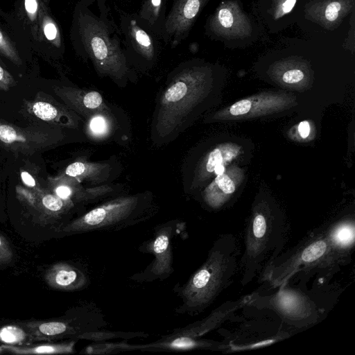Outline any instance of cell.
<instances>
[{
  "label": "cell",
  "mask_w": 355,
  "mask_h": 355,
  "mask_svg": "<svg viewBox=\"0 0 355 355\" xmlns=\"http://www.w3.org/2000/svg\"><path fill=\"white\" fill-rule=\"evenodd\" d=\"M251 105V101L248 99L239 101L230 107V112L233 116L243 115L250 112Z\"/></svg>",
  "instance_id": "37"
},
{
  "label": "cell",
  "mask_w": 355,
  "mask_h": 355,
  "mask_svg": "<svg viewBox=\"0 0 355 355\" xmlns=\"http://www.w3.org/2000/svg\"><path fill=\"white\" fill-rule=\"evenodd\" d=\"M0 55L7 58L14 64H21L19 53L9 37L0 28Z\"/></svg>",
  "instance_id": "32"
},
{
  "label": "cell",
  "mask_w": 355,
  "mask_h": 355,
  "mask_svg": "<svg viewBox=\"0 0 355 355\" xmlns=\"http://www.w3.org/2000/svg\"><path fill=\"white\" fill-rule=\"evenodd\" d=\"M214 172L216 174V175H220V174H222L225 172V166L223 164H220V165H218Z\"/></svg>",
  "instance_id": "43"
},
{
  "label": "cell",
  "mask_w": 355,
  "mask_h": 355,
  "mask_svg": "<svg viewBox=\"0 0 355 355\" xmlns=\"http://www.w3.org/2000/svg\"><path fill=\"white\" fill-rule=\"evenodd\" d=\"M303 63L302 62L296 61L295 66L287 67L286 70L282 75V80L288 84H293L302 81L305 76L304 72L300 67Z\"/></svg>",
  "instance_id": "34"
},
{
  "label": "cell",
  "mask_w": 355,
  "mask_h": 355,
  "mask_svg": "<svg viewBox=\"0 0 355 355\" xmlns=\"http://www.w3.org/2000/svg\"><path fill=\"white\" fill-rule=\"evenodd\" d=\"M114 123L112 113L95 114L87 119L86 130L92 137L103 138L107 136L112 128Z\"/></svg>",
  "instance_id": "27"
},
{
  "label": "cell",
  "mask_w": 355,
  "mask_h": 355,
  "mask_svg": "<svg viewBox=\"0 0 355 355\" xmlns=\"http://www.w3.org/2000/svg\"><path fill=\"white\" fill-rule=\"evenodd\" d=\"M134 350H137L135 344H130L125 341L110 343L105 340L93 342L83 349L81 353L92 355L115 354Z\"/></svg>",
  "instance_id": "28"
},
{
  "label": "cell",
  "mask_w": 355,
  "mask_h": 355,
  "mask_svg": "<svg viewBox=\"0 0 355 355\" xmlns=\"http://www.w3.org/2000/svg\"><path fill=\"white\" fill-rule=\"evenodd\" d=\"M21 178L23 183L28 187L35 189L36 182L33 177L26 171L21 172Z\"/></svg>",
  "instance_id": "41"
},
{
  "label": "cell",
  "mask_w": 355,
  "mask_h": 355,
  "mask_svg": "<svg viewBox=\"0 0 355 355\" xmlns=\"http://www.w3.org/2000/svg\"><path fill=\"white\" fill-rule=\"evenodd\" d=\"M168 0H142L137 17L159 40H162L166 18Z\"/></svg>",
  "instance_id": "20"
},
{
  "label": "cell",
  "mask_w": 355,
  "mask_h": 355,
  "mask_svg": "<svg viewBox=\"0 0 355 355\" xmlns=\"http://www.w3.org/2000/svg\"><path fill=\"white\" fill-rule=\"evenodd\" d=\"M13 252L7 239L0 234V265L10 262Z\"/></svg>",
  "instance_id": "36"
},
{
  "label": "cell",
  "mask_w": 355,
  "mask_h": 355,
  "mask_svg": "<svg viewBox=\"0 0 355 355\" xmlns=\"http://www.w3.org/2000/svg\"><path fill=\"white\" fill-rule=\"evenodd\" d=\"M239 256L236 237L232 234L220 235L200 267L184 284L173 288L180 300L175 313L193 316L207 309L232 282L239 270Z\"/></svg>",
  "instance_id": "2"
},
{
  "label": "cell",
  "mask_w": 355,
  "mask_h": 355,
  "mask_svg": "<svg viewBox=\"0 0 355 355\" xmlns=\"http://www.w3.org/2000/svg\"><path fill=\"white\" fill-rule=\"evenodd\" d=\"M299 132L302 138H306L310 133V125L308 121H303L298 126Z\"/></svg>",
  "instance_id": "42"
},
{
  "label": "cell",
  "mask_w": 355,
  "mask_h": 355,
  "mask_svg": "<svg viewBox=\"0 0 355 355\" xmlns=\"http://www.w3.org/2000/svg\"><path fill=\"white\" fill-rule=\"evenodd\" d=\"M51 182L53 193L60 198L77 205L87 202V187H83L76 178L62 174Z\"/></svg>",
  "instance_id": "23"
},
{
  "label": "cell",
  "mask_w": 355,
  "mask_h": 355,
  "mask_svg": "<svg viewBox=\"0 0 355 355\" xmlns=\"http://www.w3.org/2000/svg\"><path fill=\"white\" fill-rule=\"evenodd\" d=\"M349 15V28L343 46L354 53L355 49V10Z\"/></svg>",
  "instance_id": "35"
},
{
  "label": "cell",
  "mask_w": 355,
  "mask_h": 355,
  "mask_svg": "<svg viewBox=\"0 0 355 355\" xmlns=\"http://www.w3.org/2000/svg\"><path fill=\"white\" fill-rule=\"evenodd\" d=\"M37 196L36 208L49 217L60 218L67 215L78 205L72 201H67L60 198L54 193H40Z\"/></svg>",
  "instance_id": "25"
},
{
  "label": "cell",
  "mask_w": 355,
  "mask_h": 355,
  "mask_svg": "<svg viewBox=\"0 0 355 355\" xmlns=\"http://www.w3.org/2000/svg\"><path fill=\"white\" fill-rule=\"evenodd\" d=\"M175 220L162 223L154 228L152 239L144 243L139 251L152 254L153 261L142 271L132 275L130 279L137 282L162 281L174 272L173 267L172 239L177 230Z\"/></svg>",
  "instance_id": "10"
},
{
  "label": "cell",
  "mask_w": 355,
  "mask_h": 355,
  "mask_svg": "<svg viewBox=\"0 0 355 355\" xmlns=\"http://www.w3.org/2000/svg\"><path fill=\"white\" fill-rule=\"evenodd\" d=\"M209 0H172L162 40L171 49L185 40Z\"/></svg>",
  "instance_id": "12"
},
{
  "label": "cell",
  "mask_w": 355,
  "mask_h": 355,
  "mask_svg": "<svg viewBox=\"0 0 355 355\" xmlns=\"http://www.w3.org/2000/svg\"><path fill=\"white\" fill-rule=\"evenodd\" d=\"M207 62L192 59L175 67L167 76L152 118V141L161 146L175 139L190 125L211 76Z\"/></svg>",
  "instance_id": "1"
},
{
  "label": "cell",
  "mask_w": 355,
  "mask_h": 355,
  "mask_svg": "<svg viewBox=\"0 0 355 355\" xmlns=\"http://www.w3.org/2000/svg\"><path fill=\"white\" fill-rule=\"evenodd\" d=\"M55 130L23 128L0 121V144L13 151L33 153L61 139Z\"/></svg>",
  "instance_id": "13"
},
{
  "label": "cell",
  "mask_w": 355,
  "mask_h": 355,
  "mask_svg": "<svg viewBox=\"0 0 355 355\" xmlns=\"http://www.w3.org/2000/svg\"><path fill=\"white\" fill-rule=\"evenodd\" d=\"M110 171L107 163L78 160L67 166L63 174L76 178L80 182L99 184L108 178Z\"/></svg>",
  "instance_id": "21"
},
{
  "label": "cell",
  "mask_w": 355,
  "mask_h": 355,
  "mask_svg": "<svg viewBox=\"0 0 355 355\" xmlns=\"http://www.w3.org/2000/svg\"><path fill=\"white\" fill-rule=\"evenodd\" d=\"M123 52L130 62L152 65L159 53V39L139 19L137 14L117 9Z\"/></svg>",
  "instance_id": "9"
},
{
  "label": "cell",
  "mask_w": 355,
  "mask_h": 355,
  "mask_svg": "<svg viewBox=\"0 0 355 355\" xmlns=\"http://www.w3.org/2000/svg\"><path fill=\"white\" fill-rule=\"evenodd\" d=\"M54 92L68 108L83 115L86 119L98 113H112L103 96L96 91L57 87Z\"/></svg>",
  "instance_id": "16"
},
{
  "label": "cell",
  "mask_w": 355,
  "mask_h": 355,
  "mask_svg": "<svg viewBox=\"0 0 355 355\" xmlns=\"http://www.w3.org/2000/svg\"><path fill=\"white\" fill-rule=\"evenodd\" d=\"M251 295L243 296L234 301H228L214 309L207 317L185 327L174 329L168 334L191 338H202L204 336L219 327L225 321L233 316L239 309L247 305Z\"/></svg>",
  "instance_id": "15"
},
{
  "label": "cell",
  "mask_w": 355,
  "mask_h": 355,
  "mask_svg": "<svg viewBox=\"0 0 355 355\" xmlns=\"http://www.w3.org/2000/svg\"><path fill=\"white\" fill-rule=\"evenodd\" d=\"M355 10V0H310L304 6L306 19L334 31Z\"/></svg>",
  "instance_id": "14"
},
{
  "label": "cell",
  "mask_w": 355,
  "mask_h": 355,
  "mask_svg": "<svg viewBox=\"0 0 355 355\" xmlns=\"http://www.w3.org/2000/svg\"><path fill=\"white\" fill-rule=\"evenodd\" d=\"M287 226L283 217L266 205L253 211L245 227L244 251L239 259L241 283L245 286L259 275L284 245Z\"/></svg>",
  "instance_id": "5"
},
{
  "label": "cell",
  "mask_w": 355,
  "mask_h": 355,
  "mask_svg": "<svg viewBox=\"0 0 355 355\" xmlns=\"http://www.w3.org/2000/svg\"><path fill=\"white\" fill-rule=\"evenodd\" d=\"M205 30L213 40H238L249 38L253 25L240 0H223L208 17Z\"/></svg>",
  "instance_id": "11"
},
{
  "label": "cell",
  "mask_w": 355,
  "mask_h": 355,
  "mask_svg": "<svg viewBox=\"0 0 355 355\" xmlns=\"http://www.w3.org/2000/svg\"><path fill=\"white\" fill-rule=\"evenodd\" d=\"M333 246L344 257L348 258L354 247V220L344 219L324 227Z\"/></svg>",
  "instance_id": "22"
},
{
  "label": "cell",
  "mask_w": 355,
  "mask_h": 355,
  "mask_svg": "<svg viewBox=\"0 0 355 355\" xmlns=\"http://www.w3.org/2000/svg\"><path fill=\"white\" fill-rule=\"evenodd\" d=\"M278 288V291L271 295L251 294L247 305L270 309L284 322L297 328L307 327L318 321L321 312L306 294L288 287V283Z\"/></svg>",
  "instance_id": "8"
},
{
  "label": "cell",
  "mask_w": 355,
  "mask_h": 355,
  "mask_svg": "<svg viewBox=\"0 0 355 355\" xmlns=\"http://www.w3.org/2000/svg\"><path fill=\"white\" fill-rule=\"evenodd\" d=\"M348 258L331 244L324 227L309 233L299 243L278 254L259 275L273 288L287 284L300 272H313L343 265Z\"/></svg>",
  "instance_id": "4"
},
{
  "label": "cell",
  "mask_w": 355,
  "mask_h": 355,
  "mask_svg": "<svg viewBox=\"0 0 355 355\" xmlns=\"http://www.w3.org/2000/svg\"><path fill=\"white\" fill-rule=\"evenodd\" d=\"M22 323L30 331L33 342L78 340L84 334L104 329L107 325L101 310L92 303L82 305L59 319Z\"/></svg>",
  "instance_id": "7"
},
{
  "label": "cell",
  "mask_w": 355,
  "mask_h": 355,
  "mask_svg": "<svg viewBox=\"0 0 355 355\" xmlns=\"http://www.w3.org/2000/svg\"><path fill=\"white\" fill-rule=\"evenodd\" d=\"M44 280L50 288L62 291H80L89 284V278L83 270L67 262L51 265L45 272Z\"/></svg>",
  "instance_id": "18"
},
{
  "label": "cell",
  "mask_w": 355,
  "mask_h": 355,
  "mask_svg": "<svg viewBox=\"0 0 355 355\" xmlns=\"http://www.w3.org/2000/svg\"><path fill=\"white\" fill-rule=\"evenodd\" d=\"M0 342L12 346L28 345L34 343L30 331L22 322L0 327Z\"/></svg>",
  "instance_id": "26"
},
{
  "label": "cell",
  "mask_w": 355,
  "mask_h": 355,
  "mask_svg": "<svg viewBox=\"0 0 355 355\" xmlns=\"http://www.w3.org/2000/svg\"><path fill=\"white\" fill-rule=\"evenodd\" d=\"M152 216L150 203L141 196H119L65 223L57 232L65 236L117 231L144 222Z\"/></svg>",
  "instance_id": "6"
},
{
  "label": "cell",
  "mask_w": 355,
  "mask_h": 355,
  "mask_svg": "<svg viewBox=\"0 0 355 355\" xmlns=\"http://www.w3.org/2000/svg\"><path fill=\"white\" fill-rule=\"evenodd\" d=\"M269 13L272 18L277 20L292 11L297 0H270Z\"/></svg>",
  "instance_id": "33"
},
{
  "label": "cell",
  "mask_w": 355,
  "mask_h": 355,
  "mask_svg": "<svg viewBox=\"0 0 355 355\" xmlns=\"http://www.w3.org/2000/svg\"><path fill=\"white\" fill-rule=\"evenodd\" d=\"M15 84L12 76L1 66H0V89L8 90Z\"/></svg>",
  "instance_id": "40"
},
{
  "label": "cell",
  "mask_w": 355,
  "mask_h": 355,
  "mask_svg": "<svg viewBox=\"0 0 355 355\" xmlns=\"http://www.w3.org/2000/svg\"><path fill=\"white\" fill-rule=\"evenodd\" d=\"M148 334L141 331H114L101 329L84 334L79 339L92 340L93 342L105 341L110 339L121 338L132 339L135 338H146Z\"/></svg>",
  "instance_id": "29"
},
{
  "label": "cell",
  "mask_w": 355,
  "mask_h": 355,
  "mask_svg": "<svg viewBox=\"0 0 355 355\" xmlns=\"http://www.w3.org/2000/svg\"><path fill=\"white\" fill-rule=\"evenodd\" d=\"M228 345L223 342L205 338H191L166 334L158 340L146 344H137V350L142 352H183L195 349L226 350Z\"/></svg>",
  "instance_id": "17"
},
{
  "label": "cell",
  "mask_w": 355,
  "mask_h": 355,
  "mask_svg": "<svg viewBox=\"0 0 355 355\" xmlns=\"http://www.w3.org/2000/svg\"><path fill=\"white\" fill-rule=\"evenodd\" d=\"M42 29L46 40L55 47L60 48L62 40L60 29L55 21L48 15L42 17Z\"/></svg>",
  "instance_id": "31"
},
{
  "label": "cell",
  "mask_w": 355,
  "mask_h": 355,
  "mask_svg": "<svg viewBox=\"0 0 355 355\" xmlns=\"http://www.w3.org/2000/svg\"><path fill=\"white\" fill-rule=\"evenodd\" d=\"M4 352H6L5 349L3 347L2 345H0V354L4 353Z\"/></svg>",
  "instance_id": "44"
},
{
  "label": "cell",
  "mask_w": 355,
  "mask_h": 355,
  "mask_svg": "<svg viewBox=\"0 0 355 355\" xmlns=\"http://www.w3.org/2000/svg\"><path fill=\"white\" fill-rule=\"evenodd\" d=\"M17 191L18 196L23 201L26 202L29 205L36 208L37 204V195L20 187H17Z\"/></svg>",
  "instance_id": "38"
},
{
  "label": "cell",
  "mask_w": 355,
  "mask_h": 355,
  "mask_svg": "<svg viewBox=\"0 0 355 355\" xmlns=\"http://www.w3.org/2000/svg\"><path fill=\"white\" fill-rule=\"evenodd\" d=\"M75 340L60 343H46L37 345L12 346L1 345L6 352L14 354H67L75 352Z\"/></svg>",
  "instance_id": "24"
},
{
  "label": "cell",
  "mask_w": 355,
  "mask_h": 355,
  "mask_svg": "<svg viewBox=\"0 0 355 355\" xmlns=\"http://www.w3.org/2000/svg\"><path fill=\"white\" fill-rule=\"evenodd\" d=\"M24 8L28 19L34 21L37 19L39 10L38 0H24Z\"/></svg>",
  "instance_id": "39"
},
{
  "label": "cell",
  "mask_w": 355,
  "mask_h": 355,
  "mask_svg": "<svg viewBox=\"0 0 355 355\" xmlns=\"http://www.w3.org/2000/svg\"><path fill=\"white\" fill-rule=\"evenodd\" d=\"M234 156V152L233 150L227 152L222 148L214 149L209 153L199 169L198 178L203 179L207 173H213L218 165L223 164L225 160L231 159Z\"/></svg>",
  "instance_id": "30"
},
{
  "label": "cell",
  "mask_w": 355,
  "mask_h": 355,
  "mask_svg": "<svg viewBox=\"0 0 355 355\" xmlns=\"http://www.w3.org/2000/svg\"><path fill=\"white\" fill-rule=\"evenodd\" d=\"M96 15L83 1L75 17V33L81 55L89 59L97 73L118 85L132 75L122 46L119 27L110 17V11Z\"/></svg>",
  "instance_id": "3"
},
{
  "label": "cell",
  "mask_w": 355,
  "mask_h": 355,
  "mask_svg": "<svg viewBox=\"0 0 355 355\" xmlns=\"http://www.w3.org/2000/svg\"><path fill=\"white\" fill-rule=\"evenodd\" d=\"M26 112L39 120L52 124H60L69 128L78 125V117L73 111L49 98L36 97L25 103Z\"/></svg>",
  "instance_id": "19"
}]
</instances>
